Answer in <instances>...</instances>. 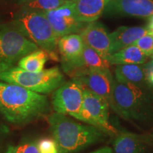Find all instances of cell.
<instances>
[{
    "label": "cell",
    "mask_w": 153,
    "mask_h": 153,
    "mask_svg": "<svg viewBox=\"0 0 153 153\" xmlns=\"http://www.w3.org/2000/svg\"><path fill=\"white\" fill-rule=\"evenodd\" d=\"M52 110L46 95L0 80V116L7 123L22 127L46 118Z\"/></svg>",
    "instance_id": "1"
},
{
    "label": "cell",
    "mask_w": 153,
    "mask_h": 153,
    "mask_svg": "<svg viewBox=\"0 0 153 153\" xmlns=\"http://www.w3.org/2000/svg\"><path fill=\"white\" fill-rule=\"evenodd\" d=\"M110 108L140 129L153 128V89L120 83L114 78Z\"/></svg>",
    "instance_id": "2"
},
{
    "label": "cell",
    "mask_w": 153,
    "mask_h": 153,
    "mask_svg": "<svg viewBox=\"0 0 153 153\" xmlns=\"http://www.w3.org/2000/svg\"><path fill=\"white\" fill-rule=\"evenodd\" d=\"M46 119L59 153H78L110 136L98 128L80 123L65 114L51 113Z\"/></svg>",
    "instance_id": "3"
},
{
    "label": "cell",
    "mask_w": 153,
    "mask_h": 153,
    "mask_svg": "<svg viewBox=\"0 0 153 153\" xmlns=\"http://www.w3.org/2000/svg\"><path fill=\"white\" fill-rule=\"evenodd\" d=\"M8 22L29 41L44 51L52 60L59 61V38L45 13L21 8Z\"/></svg>",
    "instance_id": "4"
},
{
    "label": "cell",
    "mask_w": 153,
    "mask_h": 153,
    "mask_svg": "<svg viewBox=\"0 0 153 153\" xmlns=\"http://www.w3.org/2000/svg\"><path fill=\"white\" fill-rule=\"evenodd\" d=\"M0 80L43 95L53 93L66 81L64 74L57 67L39 72H31L17 66L0 74Z\"/></svg>",
    "instance_id": "5"
},
{
    "label": "cell",
    "mask_w": 153,
    "mask_h": 153,
    "mask_svg": "<svg viewBox=\"0 0 153 153\" xmlns=\"http://www.w3.org/2000/svg\"><path fill=\"white\" fill-rule=\"evenodd\" d=\"M39 49L10 22L0 23V74L16 66L25 55Z\"/></svg>",
    "instance_id": "6"
},
{
    "label": "cell",
    "mask_w": 153,
    "mask_h": 153,
    "mask_svg": "<svg viewBox=\"0 0 153 153\" xmlns=\"http://www.w3.org/2000/svg\"><path fill=\"white\" fill-rule=\"evenodd\" d=\"M109 108L104 99L84 87L81 109L74 118L102 130L110 136H116L119 131L110 123Z\"/></svg>",
    "instance_id": "7"
},
{
    "label": "cell",
    "mask_w": 153,
    "mask_h": 153,
    "mask_svg": "<svg viewBox=\"0 0 153 153\" xmlns=\"http://www.w3.org/2000/svg\"><path fill=\"white\" fill-rule=\"evenodd\" d=\"M84 87L74 79L65 81L53 92L51 106L55 113L75 118L81 109Z\"/></svg>",
    "instance_id": "8"
},
{
    "label": "cell",
    "mask_w": 153,
    "mask_h": 153,
    "mask_svg": "<svg viewBox=\"0 0 153 153\" xmlns=\"http://www.w3.org/2000/svg\"><path fill=\"white\" fill-rule=\"evenodd\" d=\"M70 77L104 99L110 106L114 82L110 69L84 70L75 72Z\"/></svg>",
    "instance_id": "9"
},
{
    "label": "cell",
    "mask_w": 153,
    "mask_h": 153,
    "mask_svg": "<svg viewBox=\"0 0 153 153\" xmlns=\"http://www.w3.org/2000/svg\"><path fill=\"white\" fill-rule=\"evenodd\" d=\"M44 13L59 38L69 34L79 33L87 25L76 18L71 0H68L58 8Z\"/></svg>",
    "instance_id": "10"
},
{
    "label": "cell",
    "mask_w": 153,
    "mask_h": 153,
    "mask_svg": "<svg viewBox=\"0 0 153 153\" xmlns=\"http://www.w3.org/2000/svg\"><path fill=\"white\" fill-rule=\"evenodd\" d=\"M113 146L115 153H153V128L141 133L118 132Z\"/></svg>",
    "instance_id": "11"
},
{
    "label": "cell",
    "mask_w": 153,
    "mask_h": 153,
    "mask_svg": "<svg viewBox=\"0 0 153 153\" xmlns=\"http://www.w3.org/2000/svg\"><path fill=\"white\" fill-rule=\"evenodd\" d=\"M104 13L108 16L148 19L153 15V0H110Z\"/></svg>",
    "instance_id": "12"
},
{
    "label": "cell",
    "mask_w": 153,
    "mask_h": 153,
    "mask_svg": "<svg viewBox=\"0 0 153 153\" xmlns=\"http://www.w3.org/2000/svg\"><path fill=\"white\" fill-rule=\"evenodd\" d=\"M79 34L85 45L92 48L103 58L106 60L111 55L109 34L101 22L97 21L89 23Z\"/></svg>",
    "instance_id": "13"
},
{
    "label": "cell",
    "mask_w": 153,
    "mask_h": 153,
    "mask_svg": "<svg viewBox=\"0 0 153 153\" xmlns=\"http://www.w3.org/2000/svg\"><path fill=\"white\" fill-rule=\"evenodd\" d=\"M63 72L71 76L78 71L88 69H110L111 65L90 47L85 44L83 51L79 58L73 62L61 65Z\"/></svg>",
    "instance_id": "14"
},
{
    "label": "cell",
    "mask_w": 153,
    "mask_h": 153,
    "mask_svg": "<svg viewBox=\"0 0 153 153\" xmlns=\"http://www.w3.org/2000/svg\"><path fill=\"white\" fill-rule=\"evenodd\" d=\"M146 27L140 26H120L109 33L111 55L132 45L139 38L148 34Z\"/></svg>",
    "instance_id": "15"
},
{
    "label": "cell",
    "mask_w": 153,
    "mask_h": 153,
    "mask_svg": "<svg viewBox=\"0 0 153 153\" xmlns=\"http://www.w3.org/2000/svg\"><path fill=\"white\" fill-rule=\"evenodd\" d=\"M110 0H71L72 9L78 21L83 23L97 22Z\"/></svg>",
    "instance_id": "16"
},
{
    "label": "cell",
    "mask_w": 153,
    "mask_h": 153,
    "mask_svg": "<svg viewBox=\"0 0 153 153\" xmlns=\"http://www.w3.org/2000/svg\"><path fill=\"white\" fill-rule=\"evenodd\" d=\"M85 43L79 34L72 33L61 37L57 43L61 65L73 62L81 56Z\"/></svg>",
    "instance_id": "17"
},
{
    "label": "cell",
    "mask_w": 153,
    "mask_h": 153,
    "mask_svg": "<svg viewBox=\"0 0 153 153\" xmlns=\"http://www.w3.org/2000/svg\"><path fill=\"white\" fill-rule=\"evenodd\" d=\"M114 74L115 79L120 83H131L140 87H148L145 80L143 64L116 65Z\"/></svg>",
    "instance_id": "18"
},
{
    "label": "cell",
    "mask_w": 153,
    "mask_h": 153,
    "mask_svg": "<svg viewBox=\"0 0 153 153\" xmlns=\"http://www.w3.org/2000/svg\"><path fill=\"white\" fill-rule=\"evenodd\" d=\"M146 56L136 45H130L114 53L106 58L111 65H143L147 62Z\"/></svg>",
    "instance_id": "19"
},
{
    "label": "cell",
    "mask_w": 153,
    "mask_h": 153,
    "mask_svg": "<svg viewBox=\"0 0 153 153\" xmlns=\"http://www.w3.org/2000/svg\"><path fill=\"white\" fill-rule=\"evenodd\" d=\"M48 59L47 53L39 49L23 57L17 63V67L28 72H39L44 70Z\"/></svg>",
    "instance_id": "20"
},
{
    "label": "cell",
    "mask_w": 153,
    "mask_h": 153,
    "mask_svg": "<svg viewBox=\"0 0 153 153\" xmlns=\"http://www.w3.org/2000/svg\"><path fill=\"white\" fill-rule=\"evenodd\" d=\"M67 1L68 0H24L21 8L46 12L58 8Z\"/></svg>",
    "instance_id": "21"
},
{
    "label": "cell",
    "mask_w": 153,
    "mask_h": 153,
    "mask_svg": "<svg viewBox=\"0 0 153 153\" xmlns=\"http://www.w3.org/2000/svg\"><path fill=\"white\" fill-rule=\"evenodd\" d=\"M24 0H0V23L8 22L24 4Z\"/></svg>",
    "instance_id": "22"
},
{
    "label": "cell",
    "mask_w": 153,
    "mask_h": 153,
    "mask_svg": "<svg viewBox=\"0 0 153 153\" xmlns=\"http://www.w3.org/2000/svg\"><path fill=\"white\" fill-rule=\"evenodd\" d=\"M38 140L35 139H26L14 146L7 148L5 153H40Z\"/></svg>",
    "instance_id": "23"
},
{
    "label": "cell",
    "mask_w": 153,
    "mask_h": 153,
    "mask_svg": "<svg viewBox=\"0 0 153 153\" xmlns=\"http://www.w3.org/2000/svg\"><path fill=\"white\" fill-rule=\"evenodd\" d=\"M133 45H136L146 56L150 57L153 53V37L150 34L139 38Z\"/></svg>",
    "instance_id": "24"
},
{
    "label": "cell",
    "mask_w": 153,
    "mask_h": 153,
    "mask_svg": "<svg viewBox=\"0 0 153 153\" xmlns=\"http://www.w3.org/2000/svg\"><path fill=\"white\" fill-rule=\"evenodd\" d=\"M38 145L40 153H59L57 145L53 138L44 137L40 139Z\"/></svg>",
    "instance_id": "25"
},
{
    "label": "cell",
    "mask_w": 153,
    "mask_h": 153,
    "mask_svg": "<svg viewBox=\"0 0 153 153\" xmlns=\"http://www.w3.org/2000/svg\"><path fill=\"white\" fill-rule=\"evenodd\" d=\"M144 67L145 80L148 87L153 89V61L143 64Z\"/></svg>",
    "instance_id": "26"
},
{
    "label": "cell",
    "mask_w": 153,
    "mask_h": 153,
    "mask_svg": "<svg viewBox=\"0 0 153 153\" xmlns=\"http://www.w3.org/2000/svg\"><path fill=\"white\" fill-rule=\"evenodd\" d=\"M10 130L9 127L4 123L2 120H0V153L3 150L5 147L6 141L8 138Z\"/></svg>",
    "instance_id": "27"
},
{
    "label": "cell",
    "mask_w": 153,
    "mask_h": 153,
    "mask_svg": "<svg viewBox=\"0 0 153 153\" xmlns=\"http://www.w3.org/2000/svg\"><path fill=\"white\" fill-rule=\"evenodd\" d=\"M90 153H115L113 148H111L109 147H104V148L98 149V150L93 151Z\"/></svg>",
    "instance_id": "28"
},
{
    "label": "cell",
    "mask_w": 153,
    "mask_h": 153,
    "mask_svg": "<svg viewBox=\"0 0 153 153\" xmlns=\"http://www.w3.org/2000/svg\"><path fill=\"white\" fill-rule=\"evenodd\" d=\"M146 28L148 30H153V15L148 19V24Z\"/></svg>",
    "instance_id": "29"
},
{
    "label": "cell",
    "mask_w": 153,
    "mask_h": 153,
    "mask_svg": "<svg viewBox=\"0 0 153 153\" xmlns=\"http://www.w3.org/2000/svg\"><path fill=\"white\" fill-rule=\"evenodd\" d=\"M148 34H150L151 36H152L153 37V30H149Z\"/></svg>",
    "instance_id": "30"
},
{
    "label": "cell",
    "mask_w": 153,
    "mask_h": 153,
    "mask_svg": "<svg viewBox=\"0 0 153 153\" xmlns=\"http://www.w3.org/2000/svg\"><path fill=\"white\" fill-rule=\"evenodd\" d=\"M150 57L151 60H152V61H153V53H152V55H150Z\"/></svg>",
    "instance_id": "31"
}]
</instances>
